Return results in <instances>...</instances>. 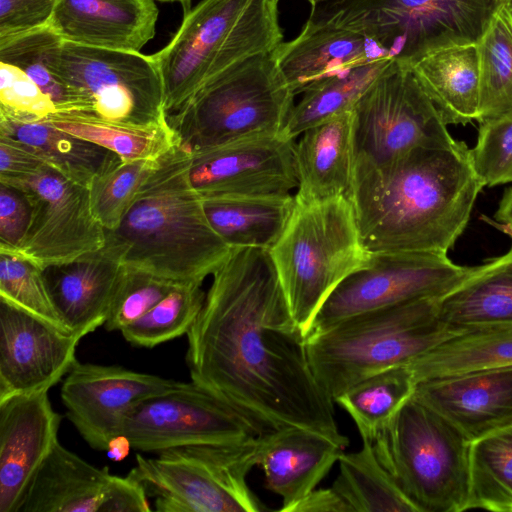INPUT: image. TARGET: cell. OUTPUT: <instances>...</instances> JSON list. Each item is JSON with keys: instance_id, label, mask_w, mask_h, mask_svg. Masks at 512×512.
<instances>
[{"instance_id": "obj_1", "label": "cell", "mask_w": 512, "mask_h": 512, "mask_svg": "<svg viewBox=\"0 0 512 512\" xmlns=\"http://www.w3.org/2000/svg\"><path fill=\"white\" fill-rule=\"evenodd\" d=\"M186 335L191 380L242 414L259 435L296 426L349 445L335 402L312 372L306 338L269 250L229 249Z\"/></svg>"}, {"instance_id": "obj_2", "label": "cell", "mask_w": 512, "mask_h": 512, "mask_svg": "<svg viewBox=\"0 0 512 512\" xmlns=\"http://www.w3.org/2000/svg\"><path fill=\"white\" fill-rule=\"evenodd\" d=\"M470 148L416 149L387 171L349 190L369 253L447 255L465 230L483 188Z\"/></svg>"}, {"instance_id": "obj_3", "label": "cell", "mask_w": 512, "mask_h": 512, "mask_svg": "<svg viewBox=\"0 0 512 512\" xmlns=\"http://www.w3.org/2000/svg\"><path fill=\"white\" fill-rule=\"evenodd\" d=\"M189 161L181 144L161 157L120 224L105 230L103 250L124 267L203 283L229 252L189 182Z\"/></svg>"}, {"instance_id": "obj_4", "label": "cell", "mask_w": 512, "mask_h": 512, "mask_svg": "<svg viewBox=\"0 0 512 512\" xmlns=\"http://www.w3.org/2000/svg\"><path fill=\"white\" fill-rule=\"evenodd\" d=\"M438 300L369 311L307 336V356L319 385L334 401L359 381L406 365L462 332L439 317Z\"/></svg>"}, {"instance_id": "obj_5", "label": "cell", "mask_w": 512, "mask_h": 512, "mask_svg": "<svg viewBox=\"0 0 512 512\" xmlns=\"http://www.w3.org/2000/svg\"><path fill=\"white\" fill-rule=\"evenodd\" d=\"M282 42L279 0H202L185 13L171 41L152 55L167 115L210 79L273 52Z\"/></svg>"}, {"instance_id": "obj_6", "label": "cell", "mask_w": 512, "mask_h": 512, "mask_svg": "<svg viewBox=\"0 0 512 512\" xmlns=\"http://www.w3.org/2000/svg\"><path fill=\"white\" fill-rule=\"evenodd\" d=\"M291 314L305 338L334 289L369 257L347 196L299 202L269 249Z\"/></svg>"}, {"instance_id": "obj_7", "label": "cell", "mask_w": 512, "mask_h": 512, "mask_svg": "<svg viewBox=\"0 0 512 512\" xmlns=\"http://www.w3.org/2000/svg\"><path fill=\"white\" fill-rule=\"evenodd\" d=\"M295 97L271 52L210 79L167 118L181 145L199 150L283 133Z\"/></svg>"}, {"instance_id": "obj_8", "label": "cell", "mask_w": 512, "mask_h": 512, "mask_svg": "<svg viewBox=\"0 0 512 512\" xmlns=\"http://www.w3.org/2000/svg\"><path fill=\"white\" fill-rule=\"evenodd\" d=\"M372 443L419 512L467 510L471 442L439 413L412 396Z\"/></svg>"}, {"instance_id": "obj_9", "label": "cell", "mask_w": 512, "mask_h": 512, "mask_svg": "<svg viewBox=\"0 0 512 512\" xmlns=\"http://www.w3.org/2000/svg\"><path fill=\"white\" fill-rule=\"evenodd\" d=\"M460 143L410 66L394 59L351 110L350 189L416 149L454 148Z\"/></svg>"}, {"instance_id": "obj_10", "label": "cell", "mask_w": 512, "mask_h": 512, "mask_svg": "<svg viewBox=\"0 0 512 512\" xmlns=\"http://www.w3.org/2000/svg\"><path fill=\"white\" fill-rule=\"evenodd\" d=\"M502 0H331L309 18L360 33L392 59L410 63L434 50L477 44Z\"/></svg>"}, {"instance_id": "obj_11", "label": "cell", "mask_w": 512, "mask_h": 512, "mask_svg": "<svg viewBox=\"0 0 512 512\" xmlns=\"http://www.w3.org/2000/svg\"><path fill=\"white\" fill-rule=\"evenodd\" d=\"M258 437L236 444H196L136 456L129 475L159 512H262L247 477L257 466Z\"/></svg>"}, {"instance_id": "obj_12", "label": "cell", "mask_w": 512, "mask_h": 512, "mask_svg": "<svg viewBox=\"0 0 512 512\" xmlns=\"http://www.w3.org/2000/svg\"><path fill=\"white\" fill-rule=\"evenodd\" d=\"M46 60L90 113L131 123L167 117L162 79L152 55L85 46L57 36Z\"/></svg>"}, {"instance_id": "obj_13", "label": "cell", "mask_w": 512, "mask_h": 512, "mask_svg": "<svg viewBox=\"0 0 512 512\" xmlns=\"http://www.w3.org/2000/svg\"><path fill=\"white\" fill-rule=\"evenodd\" d=\"M471 270L472 267L453 263L444 254L369 253L365 264L347 276L326 299L307 336L369 311L421 298H441Z\"/></svg>"}, {"instance_id": "obj_14", "label": "cell", "mask_w": 512, "mask_h": 512, "mask_svg": "<svg viewBox=\"0 0 512 512\" xmlns=\"http://www.w3.org/2000/svg\"><path fill=\"white\" fill-rule=\"evenodd\" d=\"M121 433L133 449L156 453L186 445L236 444L259 436L242 414L192 380L177 381L133 405Z\"/></svg>"}, {"instance_id": "obj_15", "label": "cell", "mask_w": 512, "mask_h": 512, "mask_svg": "<svg viewBox=\"0 0 512 512\" xmlns=\"http://www.w3.org/2000/svg\"><path fill=\"white\" fill-rule=\"evenodd\" d=\"M0 183L23 192L31 207L27 231L11 255L44 269L104 247L105 229L92 211L88 187L50 166L37 174Z\"/></svg>"}, {"instance_id": "obj_16", "label": "cell", "mask_w": 512, "mask_h": 512, "mask_svg": "<svg viewBox=\"0 0 512 512\" xmlns=\"http://www.w3.org/2000/svg\"><path fill=\"white\" fill-rule=\"evenodd\" d=\"M295 141L284 133L189 151V182L202 199L289 197L298 186Z\"/></svg>"}, {"instance_id": "obj_17", "label": "cell", "mask_w": 512, "mask_h": 512, "mask_svg": "<svg viewBox=\"0 0 512 512\" xmlns=\"http://www.w3.org/2000/svg\"><path fill=\"white\" fill-rule=\"evenodd\" d=\"M177 381L121 366L76 362L66 374L61 399L66 416L95 450L105 451L121 434L126 413L136 403L173 387Z\"/></svg>"}, {"instance_id": "obj_18", "label": "cell", "mask_w": 512, "mask_h": 512, "mask_svg": "<svg viewBox=\"0 0 512 512\" xmlns=\"http://www.w3.org/2000/svg\"><path fill=\"white\" fill-rule=\"evenodd\" d=\"M80 340L0 299V400L56 385L77 362Z\"/></svg>"}, {"instance_id": "obj_19", "label": "cell", "mask_w": 512, "mask_h": 512, "mask_svg": "<svg viewBox=\"0 0 512 512\" xmlns=\"http://www.w3.org/2000/svg\"><path fill=\"white\" fill-rule=\"evenodd\" d=\"M49 390L0 400V512H17L34 474L58 441L62 417Z\"/></svg>"}, {"instance_id": "obj_20", "label": "cell", "mask_w": 512, "mask_h": 512, "mask_svg": "<svg viewBox=\"0 0 512 512\" xmlns=\"http://www.w3.org/2000/svg\"><path fill=\"white\" fill-rule=\"evenodd\" d=\"M412 396L472 442L512 426V365L421 381Z\"/></svg>"}, {"instance_id": "obj_21", "label": "cell", "mask_w": 512, "mask_h": 512, "mask_svg": "<svg viewBox=\"0 0 512 512\" xmlns=\"http://www.w3.org/2000/svg\"><path fill=\"white\" fill-rule=\"evenodd\" d=\"M295 96L327 77L382 59H392L374 40L308 18L300 34L273 52Z\"/></svg>"}, {"instance_id": "obj_22", "label": "cell", "mask_w": 512, "mask_h": 512, "mask_svg": "<svg viewBox=\"0 0 512 512\" xmlns=\"http://www.w3.org/2000/svg\"><path fill=\"white\" fill-rule=\"evenodd\" d=\"M158 14L154 0H59L49 27L64 41L140 52Z\"/></svg>"}, {"instance_id": "obj_23", "label": "cell", "mask_w": 512, "mask_h": 512, "mask_svg": "<svg viewBox=\"0 0 512 512\" xmlns=\"http://www.w3.org/2000/svg\"><path fill=\"white\" fill-rule=\"evenodd\" d=\"M329 437L288 426L258 437L257 466L267 489L277 494L286 510L317 488L344 451Z\"/></svg>"}, {"instance_id": "obj_24", "label": "cell", "mask_w": 512, "mask_h": 512, "mask_svg": "<svg viewBox=\"0 0 512 512\" xmlns=\"http://www.w3.org/2000/svg\"><path fill=\"white\" fill-rule=\"evenodd\" d=\"M123 271L103 248L43 269L51 300L70 333L82 339L105 324Z\"/></svg>"}, {"instance_id": "obj_25", "label": "cell", "mask_w": 512, "mask_h": 512, "mask_svg": "<svg viewBox=\"0 0 512 512\" xmlns=\"http://www.w3.org/2000/svg\"><path fill=\"white\" fill-rule=\"evenodd\" d=\"M59 442L44 459L17 512H102L113 479Z\"/></svg>"}, {"instance_id": "obj_26", "label": "cell", "mask_w": 512, "mask_h": 512, "mask_svg": "<svg viewBox=\"0 0 512 512\" xmlns=\"http://www.w3.org/2000/svg\"><path fill=\"white\" fill-rule=\"evenodd\" d=\"M296 201L347 196L351 184V111L305 130L295 141Z\"/></svg>"}, {"instance_id": "obj_27", "label": "cell", "mask_w": 512, "mask_h": 512, "mask_svg": "<svg viewBox=\"0 0 512 512\" xmlns=\"http://www.w3.org/2000/svg\"><path fill=\"white\" fill-rule=\"evenodd\" d=\"M408 65L447 125H465L477 120L480 96L477 44L440 48Z\"/></svg>"}, {"instance_id": "obj_28", "label": "cell", "mask_w": 512, "mask_h": 512, "mask_svg": "<svg viewBox=\"0 0 512 512\" xmlns=\"http://www.w3.org/2000/svg\"><path fill=\"white\" fill-rule=\"evenodd\" d=\"M439 317L459 328L512 323V246L472 267L469 275L438 300Z\"/></svg>"}, {"instance_id": "obj_29", "label": "cell", "mask_w": 512, "mask_h": 512, "mask_svg": "<svg viewBox=\"0 0 512 512\" xmlns=\"http://www.w3.org/2000/svg\"><path fill=\"white\" fill-rule=\"evenodd\" d=\"M512 365V323L464 328L406 364L416 382Z\"/></svg>"}, {"instance_id": "obj_30", "label": "cell", "mask_w": 512, "mask_h": 512, "mask_svg": "<svg viewBox=\"0 0 512 512\" xmlns=\"http://www.w3.org/2000/svg\"><path fill=\"white\" fill-rule=\"evenodd\" d=\"M43 120L128 160H159L181 144L167 117L147 123H131L74 110L58 111Z\"/></svg>"}, {"instance_id": "obj_31", "label": "cell", "mask_w": 512, "mask_h": 512, "mask_svg": "<svg viewBox=\"0 0 512 512\" xmlns=\"http://www.w3.org/2000/svg\"><path fill=\"white\" fill-rule=\"evenodd\" d=\"M294 206V195L203 200L210 225L229 248L269 250L282 234Z\"/></svg>"}, {"instance_id": "obj_32", "label": "cell", "mask_w": 512, "mask_h": 512, "mask_svg": "<svg viewBox=\"0 0 512 512\" xmlns=\"http://www.w3.org/2000/svg\"><path fill=\"white\" fill-rule=\"evenodd\" d=\"M0 134L28 145L45 163L67 179L88 187L95 174L115 153L62 131L45 120L0 116Z\"/></svg>"}, {"instance_id": "obj_33", "label": "cell", "mask_w": 512, "mask_h": 512, "mask_svg": "<svg viewBox=\"0 0 512 512\" xmlns=\"http://www.w3.org/2000/svg\"><path fill=\"white\" fill-rule=\"evenodd\" d=\"M332 487L351 512H419L378 459L373 443L363 441L354 452L341 453Z\"/></svg>"}, {"instance_id": "obj_34", "label": "cell", "mask_w": 512, "mask_h": 512, "mask_svg": "<svg viewBox=\"0 0 512 512\" xmlns=\"http://www.w3.org/2000/svg\"><path fill=\"white\" fill-rule=\"evenodd\" d=\"M480 96L477 121L512 116V2L497 9L477 43Z\"/></svg>"}, {"instance_id": "obj_35", "label": "cell", "mask_w": 512, "mask_h": 512, "mask_svg": "<svg viewBox=\"0 0 512 512\" xmlns=\"http://www.w3.org/2000/svg\"><path fill=\"white\" fill-rule=\"evenodd\" d=\"M394 59H382L309 86L295 101L283 133L297 139L305 130L342 113L356 102Z\"/></svg>"}, {"instance_id": "obj_36", "label": "cell", "mask_w": 512, "mask_h": 512, "mask_svg": "<svg viewBox=\"0 0 512 512\" xmlns=\"http://www.w3.org/2000/svg\"><path fill=\"white\" fill-rule=\"evenodd\" d=\"M406 365L373 374L334 399L351 417L363 441L373 442L415 390Z\"/></svg>"}, {"instance_id": "obj_37", "label": "cell", "mask_w": 512, "mask_h": 512, "mask_svg": "<svg viewBox=\"0 0 512 512\" xmlns=\"http://www.w3.org/2000/svg\"><path fill=\"white\" fill-rule=\"evenodd\" d=\"M512 512V426L470 444L467 510Z\"/></svg>"}, {"instance_id": "obj_38", "label": "cell", "mask_w": 512, "mask_h": 512, "mask_svg": "<svg viewBox=\"0 0 512 512\" xmlns=\"http://www.w3.org/2000/svg\"><path fill=\"white\" fill-rule=\"evenodd\" d=\"M159 160H128L115 154L95 174L88 186L90 203L105 230L120 224Z\"/></svg>"}, {"instance_id": "obj_39", "label": "cell", "mask_w": 512, "mask_h": 512, "mask_svg": "<svg viewBox=\"0 0 512 512\" xmlns=\"http://www.w3.org/2000/svg\"><path fill=\"white\" fill-rule=\"evenodd\" d=\"M203 283H181L142 317L121 330L133 346L152 348L187 334L205 300Z\"/></svg>"}, {"instance_id": "obj_40", "label": "cell", "mask_w": 512, "mask_h": 512, "mask_svg": "<svg viewBox=\"0 0 512 512\" xmlns=\"http://www.w3.org/2000/svg\"><path fill=\"white\" fill-rule=\"evenodd\" d=\"M0 299L70 333L51 300L43 269L24 258L0 253Z\"/></svg>"}, {"instance_id": "obj_41", "label": "cell", "mask_w": 512, "mask_h": 512, "mask_svg": "<svg viewBox=\"0 0 512 512\" xmlns=\"http://www.w3.org/2000/svg\"><path fill=\"white\" fill-rule=\"evenodd\" d=\"M181 283L124 267L104 324L106 330L121 331Z\"/></svg>"}, {"instance_id": "obj_42", "label": "cell", "mask_w": 512, "mask_h": 512, "mask_svg": "<svg viewBox=\"0 0 512 512\" xmlns=\"http://www.w3.org/2000/svg\"><path fill=\"white\" fill-rule=\"evenodd\" d=\"M470 157L483 186L512 183V116L480 123Z\"/></svg>"}, {"instance_id": "obj_43", "label": "cell", "mask_w": 512, "mask_h": 512, "mask_svg": "<svg viewBox=\"0 0 512 512\" xmlns=\"http://www.w3.org/2000/svg\"><path fill=\"white\" fill-rule=\"evenodd\" d=\"M57 112L51 99L19 67L0 60V116L43 120Z\"/></svg>"}, {"instance_id": "obj_44", "label": "cell", "mask_w": 512, "mask_h": 512, "mask_svg": "<svg viewBox=\"0 0 512 512\" xmlns=\"http://www.w3.org/2000/svg\"><path fill=\"white\" fill-rule=\"evenodd\" d=\"M59 0H0V40L49 26Z\"/></svg>"}, {"instance_id": "obj_45", "label": "cell", "mask_w": 512, "mask_h": 512, "mask_svg": "<svg viewBox=\"0 0 512 512\" xmlns=\"http://www.w3.org/2000/svg\"><path fill=\"white\" fill-rule=\"evenodd\" d=\"M31 207L25 194L0 183V253H13L29 226Z\"/></svg>"}, {"instance_id": "obj_46", "label": "cell", "mask_w": 512, "mask_h": 512, "mask_svg": "<svg viewBox=\"0 0 512 512\" xmlns=\"http://www.w3.org/2000/svg\"><path fill=\"white\" fill-rule=\"evenodd\" d=\"M46 166L28 145L0 134V182L37 174Z\"/></svg>"}, {"instance_id": "obj_47", "label": "cell", "mask_w": 512, "mask_h": 512, "mask_svg": "<svg viewBox=\"0 0 512 512\" xmlns=\"http://www.w3.org/2000/svg\"><path fill=\"white\" fill-rule=\"evenodd\" d=\"M148 496L143 485L131 475L113 476L102 512H149Z\"/></svg>"}, {"instance_id": "obj_48", "label": "cell", "mask_w": 512, "mask_h": 512, "mask_svg": "<svg viewBox=\"0 0 512 512\" xmlns=\"http://www.w3.org/2000/svg\"><path fill=\"white\" fill-rule=\"evenodd\" d=\"M286 512H351L349 506L331 486L315 488L291 505Z\"/></svg>"}, {"instance_id": "obj_49", "label": "cell", "mask_w": 512, "mask_h": 512, "mask_svg": "<svg viewBox=\"0 0 512 512\" xmlns=\"http://www.w3.org/2000/svg\"><path fill=\"white\" fill-rule=\"evenodd\" d=\"M494 218L499 229L512 239V187L503 193Z\"/></svg>"}, {"instance_id": "obj_50", "label": "cell", "mask_w": 512, "mask_h": 512, "mask_svg": "<svg viewBox=\"0 0 512 512\" xmlns=\"http://www.w3.org/2000/svg\"><path fill=\"white\" fill-rule=\"evenodd\" d=\"M132 448L129 438L125 434L121 433L114 436L109 441L105 451L111 460L120 462L129 455Z\"/></svg>"}, {"instance_id": "obj_51", "label": "cell", "mask_w": 512, "mask_h": 512, "mask_svg": "<svg viewBox=\"0 0 512 512\" xmlns=\"http://www.w3.org/2000/svg\"><path fill=\"white\" fill-rule=\"evenodd\" d=\"M307 1L311 4V7L314 8L322 3H325V2H328L331 0H307Z\"/></svg>"}, {"instance_id": "obj_52", "label": "cell", "mask_w": 512, "mask_h": 512, "mask_svg": "<svg viewBox=\"0 0 512 512\" xmlns=\"http://www.w3.org/2000/svg\"><path fill=\"white\" fill-rule=\"evenodd\" d=\"M158 1H161V2H175V1H178V2L185 3V2H188L189 0H158Z\"/></svg>"}, {"instance_id": "obj_53", "label": "cell", "mask_w": 512, "mask_h": 512, "mask_svg": "<svg viewBox=\"0 0 512 512\" xmlns=\"http://www.w3.org/2000/svg\"><path fill=\"white\" fill-rule=\"evenodd\" d=\"M502 1H509V2H512V0H502Z\"/></svg>"}]
</instances>
